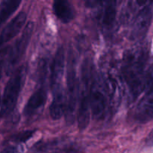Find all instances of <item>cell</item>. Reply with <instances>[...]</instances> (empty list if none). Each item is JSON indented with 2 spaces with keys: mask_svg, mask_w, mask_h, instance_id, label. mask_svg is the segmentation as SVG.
Returning a JSON list of instances; mask_svg holds the SVG:
<instances>
[{
  "mask_svg": "<svg viewBox=\"0 0 153 153\" xmlns=\"http://www.w3.org/2000/svg\"><path fill=\"white\" fill-rule=\"evenodd\" d=\"M116 1H108L104 2L101 14V24L103 28L109 30L114 23L117 16Z\"/></svg>",
  "mask_w": 153,
  "mask_h": 153,
  "instance_id": "14",
  "label": "cell"
},
{
  "mask_svg": "<svg viewBox=\"0 0 153 153\" xmlns=\"http://www.w3.org/2000/svg\"><path fill=\"white\" fill-rule=\"evenodd\" d=\"M55 16L63 23H69L74 18V10L72 4L66 0H55L52 4Z\"/></svg>",
  "mask_w": 153,
  "mask_h": 153,
  "instance_id": "13",
  "label": "cell"
},
{
  "mask_svg": "<svg viewBox=\"0 0 153 153\" xmlns=\"http://www.w3.org/2000/svg\"><path fill=\"white\" fill-rule=\"evenodd\" d=\"M104 82L109 104L112 108H117L120 105L123 95V80L121 75L117 73L114 67H108L101 74Z\"/></svg>",
  "mask_w": 153,
  "mask_h": 153,
  "instance_id": "8",
  "label": "cell"
},
{
  "mask_svg": "<svg viewBox=\"0 0 153 153\" xmlns=\"http://www.w3.org/2000/svg\"><path fill=\"white\" fill-rule=\"evenodd\" d=\"M27 14L25 11H20L7 24L0 32V47L16 37L21 31L26 22Z\"/></svg>",
  "mask_w": 153,
  "mask_h": 153,
  "instance_id": "11",
  "label": "cell"
},
{
  "mask_svg": "<svg viewBox=\"0 0 153 153\" xmlns=\"http://www.w3.org/2000/svg\"><path fill=\"white\" fill-rule=\"evenodd\" d=\"M65 69V52L61 46L55 52L51 69L52 101L49 107V114L53 120L61 119L65 114L66 95L63 86Z\"/></svg>",
  "mask_w": 153,
  "mask_h": 153,
  "instance_id": "2",
  "label": "cell"
},
{
  "mask_svg": "<svg viewBox=\"0 0 153 153\" xmlns=\"http://www.w3.org/2000/svg\"><path fill=\"white\" fill-rule=\"evenodd\" d=\"M40 74V85L32 94L25 104L23 114L26 117H31L37 114L43 108L47 100V88L46 86V64H42Z\"/></svg>",
  "mask_w": 153,
  "mask_h": 153,
  "instance_id": "7",
  "label": "cell"
},
{
  "mask_svg": "<svg viewBox=\"0 0 153 153\" xmlns=\"http://www.w3.org/2000/svg\"><path fill=\"white\" fill-rule=\"evenodd\" d=\"M1 153H22V150L19 146H9L4 149Z\"/></svg>",
  "mask_w": 153,
  "mask_h": 153,
  "instance_id": "17",
  "label": "cell"
},
{
  "mask_svg": "<svg viewBox=\"0 0 153 153\" xmlns=\"http://www.w3.org/2000/svg\"><path fill=\"white\" fill-rule=\"evenodd\" d=\"M146 2L142 6L134 18L131 31V38L134 40H142L147 34L152 18V4Z\"/></svg>",
  "mask_w": 153,
  "mask_h": 153,
  "instance_id": "10",
  "label": "cell"
},
{
  "mask_svg": "<svg viewBox=\"0 0 153 153\" xmlns=\"http://www.w3.org/2000/svg\"><path fill=\"white\" fill-rule=\"evenodd\" d=\"M33 30H34V23L32 22H28L24 28L22 34L17 39L13 47L10 50L7 66V71L13 70V67L19 62L22 57L25 54L27 47L29 44Z\"/></svg>",
  "mask_w": 153,
  "mask_h": 153,
  "instance_id": "9",
  "label": "cell"
},
{
  "mask_svg": "<svg viewBox=\"0 0 153 153\" xmlns=\"http://www.w3.org/2000/svg\"><path fill=\"white\" fill-rule=\"evenodd\" d=\"M0 105H1V100H0Z\"/></svg>",
  "mask_w": 153,
  "mask_h": 153,
  "instance_id": "19",
  "label": "cell"
},
{
  "mask_svg": "<svg viewBox=\"0 0 153 153\" xmlns=\"http://www.w3.org/2000/svg\"><path fill=\"white\" fill-rule=\"evenodd\" d=\"M94 67L89 59H85L81 67L79 79V109H78V126L81 131L86 129L90 123L91 110V78Z\"/></svg>",
  "mask_w": 153,
  "mask_h": 153,
  "instance_id": "3",
  "label": "cell"
},
{
  "mask_svg": "<svg viewBox=\"0 0 153 153\" xmlns=\"http://www.w3.org/2000/svg\"><path fill=\"white\" fill-rule=\"evenodd\" d=\"M20 0H4L0 1V27L17 10Z\"/></svg>",
  "mask_w": 153,
  "mask_h": 153,
  "instance_id": "15",
  "label": "cell"
},
{
  "mask_svg": "<svg viewBox=\"0 0 153 153\" xmlns=\"http://www.w3.org/2000/svg\"><path fill=\"white\" fill-rule=\"evenodd\" d=\"M153 118V91L146 94L136 107L134 119L139 123H146Z\"/></svg>",
  "mask_w": 153,
  "mask_h": 153,
  "instance_id": "12",
  "label": "cell"
},
{
  "mask_svg": "<svg viewBox=\"0 0 153 153\" xmlns=\"http://www.w3.org/2000/svg\"><path fill=\"white\" fill-rule=\"evenodd\" d=\"M33 134H34V131H22V132L19 133V134H16V136H14L13 140L16 142H19V143H22V142L26 141L28 139L31 138V137L33 135Z\"/></svg>",
  "mask_w": 153,
  "mask_h": 153,
  "instance_id": "16",
  "label": "cell"
},
{
  "mask_svg": "<svg viewBox=\"0 0 153 153\" xmlns=\"http://www.w3.org/2000/svg\"><path fill=\"white\" fill-rule=\"evenodd\" d=\"M67 70V91H66L65 118L67 123L73 124L76 118V107L79 101V80L76 72V61L75 54L71 49H69Z\"/></svg>",
  "mask_w": 153,
  "mask_h": 153,
  "instance_id": "4",
  "label": "cell"
},
{
  "mask_svg": "<svg viewBox=\"0 0 153 153\" xmlns=\"http://www.w3.org/2000/svg\"><path fill=\"white\" fill-rule=\"evenodd\" d=\"M148 56L147 49L143 46L128 49L123 55L120 75L131 100H136L148 88L145 73Z\"/></svg>",
  "mask_w": 153,
  "mask_h": 153,
  "instance_id": "1",
  "label": "cell"
},
{
  "mask_svg": "<svg viewBox=\"0 0 153 153\" xmlns=\"http://www.w3.org/2000/svg\"><path fill=\"white\" fill-rule=\"evenodd\" d=\"M27 75L26 65L18 67L6 84L1 100L0 115L6 116L13 111L24 86Z\"/></svg>",
  "mask_w": 153,
  "mask_h": 153,
  "instance_id": "5",
  "label": "cell"
},
{
  "mask_svg": "<svg viewBox=\"0 0 153 153\" xmlns=\"http://www.w3.org/2000/svg\"><path fill=\"white\" fill-rule=\"evenodd\" d=\"M146 143L147 146H153V129L149 133V135L147 136L146 139Z\"/></svg>",
  "mask_w": 153,
  "mask_h": 153,
  "instance_id": "18",
  "label": "cell"
},
{
  "mask_svg": "<svg viewBox=\"0 0 153 153\" xmlns=\"http://www.w3.org/2000/svg\"><path fill=\"white\" fill-rule=\"evenodd\" d=\"M109 100L104 82L93 69L91 88V110L93 117L97 120L102 119L106 114Z\"/></svg>",
  "mask_w": 153,
  "mask_h": 153,
  "instance_id": "6",
  "label": "cell"
}]
</instances>
